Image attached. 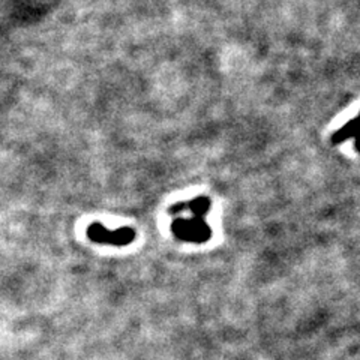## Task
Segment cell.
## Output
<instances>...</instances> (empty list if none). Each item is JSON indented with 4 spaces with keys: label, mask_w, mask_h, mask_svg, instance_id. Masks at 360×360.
I'll return each instance as SVG.
<instances>
[{
    "label": "cell",
    "mask_w": 360,
    "mask_h": 360,
    "mask_svg": "<svg viewBox=\"0 0 360 360\" xmlns=\"http://www.w3.org/2000/svg\"><path fill=\"white\" fill-rule=\"evenodd\" d=\"M212 201L209 197L200 196L189 201L176 203L170 207L171 215L182 214L185 210H189L191 218L176 216L171 223V233L178 240L189 243H206L212 237V228L206 223V215L210 210Z\"/></svg>",
    "instance_id": "obj_1"
},
{
    "label": "cell",
    "mask_w": 360,
    "mask_h": 360,
    "mask_svg": "<svg viewBox=\"0 0 360 360\" xmlns=\"http://www.w3.org/2000/svg\"><path fill=\"white\" fill-rule=\"evenodd\" d=\"M87 237L95 243L112 245V246H128L135 240V230L131 227H122L117 230H108L104 224L92 223L86 232Z\"/></svg>",
    "instance_id": "obj_2"
},
{
    "label": "cell",
    "mask_w": 360,
    "mask_h": 360,
    "mask_svg": "<svg viewBox=\"0 0 360 360\" xmlns=\"http://www.w3.org/2000/svg\"><path fill=\"white\" fill-rule=\"evenodd\" d=\"M360 137V114L356 116L353 120H350L344 126H341L338 131L332 135V143L341 144L347 140H356Z\"/></svg>",
    "instance_id": "obj_3"
},
{
    "label": "cell",
    "mask_w": 360,
    "mask_h": 360,
    "mask_svg": "<svg viewBox=\"0 0 360 360\" xmlns=\"http://www.w3.org/2000/svg\"><path fill=\"white\" fill-rule=\"evenodd\" d=\"M354 147H356V151L360 153V137H357L354 140Z\"/></svg>",
    "instance_id": "obj_4"
}]
</instances>
